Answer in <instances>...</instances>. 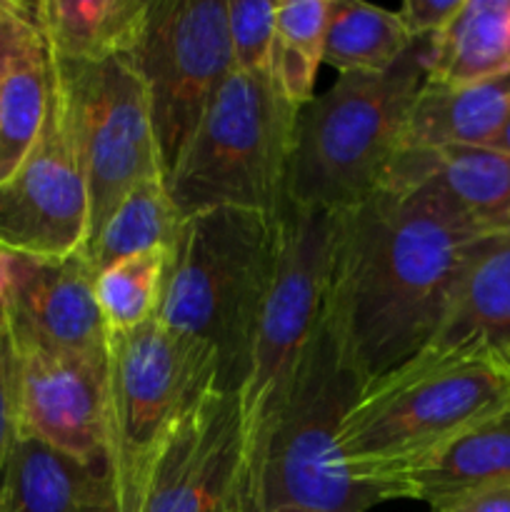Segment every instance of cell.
Masks as SVG:
<instances>
[{"instance_id": "obj_1", "label": "cell", "mask_w": 510, "mask_h": 512, "mask_svg": "<svg viewBox=\"0 0 510 512\" xmlns=\"http://www.w3.org/2000/svg\"><path fill=\"white\" fill-rule=\"evenodd\" d=\"M490 233L430 188L375 190L340 213L330 303L365 383L435 338L475 245Z\"/></svg>"}, {"instance_id": "obj_2", "label": "cell", "mask_w": 510, "mask_h": 512, "mask_svg": "<svg viewBox=\"0 0 510 512\" xmlns=\"http://www.w3.org/2000/svg\"><path fill=\"white\" fill-rule=\"evenodd\" d=\"M508 408V370L420 350L365 385L340 428V453L360 480L400 500L405 475Z\"/></svg>"}, {"instance_id": "obj_3", "label": "cell", "mask_w": 510, "mask_h": 512, "mask_svg": "<svg viewBox=\"0 0 510 512\" xmlns=\"http://www.w3.org/2000/svg\"><path fill=\"white\" fill-rule=\"evenodd\" d=\"M278 250V215L215 208L183 218L155 318L205 345L218 388L238 395Z\"/></svg>"}, {"instance_id": "obj_4", "label": "cell", "mask_w": 510, "mask_h": 512, "mask_svg": "<svg viewBox=\"0 0 510 512\" xmlns=\"http://www.w3.org/2000/svg\"><path fill=\"white\" fill-rule=\"evenodd\" d=\"M425 83V43L383 73L340 75L298 113L285 200L345 213L380 188Z\"/></svg>"}, {"instance_id": "obj_5", "label": "cell", "mask_w": 510, "mask_h": 512, "mask_svg": "<svg viewBox=\"0 0 510 512\" xmlns=\"http://www.w3.org/2000/svg\"><path fill=\"white\" fill-rule=\"evenodd\" d=\"M365 385L328 295L265 445L258 475L260 512L278 505L368 512L388 503V493L360 480L340 453V428Z\"/></svg>"}, {"instance_id": "obj_6", "label": "cell", "mask_w": 510, "mask_h": 512, "mask_svg": "<svg viewBox=\"0 0 510 512\" xmlns=\"http://www.w3.org/2000/svg\"><path fill=\"white\" fill-rule=\"evenodd\" d=\"M338 238L340 213L283 200L278 210L273 278L255 325L248 370L238 390L243 453L255 500L270 430L328 303Z\"/></svg>"}, {"instance_id": "obj_7", "label": "cell", "mask_w": 510, "mask_h": 512, "mask_svg": "<svg viewBox=\"0 0 510 512\" xmlns=\"http://www.w3.org/2000/svg\"><path fill=\"white\" fill-rule=\"evenodd\" d=\"M295 120L270 75L233 70L165 175L180 220L215 208L278 215Z\"/></svg>"}, {"instance_id": "obj_8", "label": "cell", "mask_w": 510, "mask_h": 512, "mask_svg": "<svg viewBox=\"0 0 510 512\" xmlns=\"http://www.w3.org/2000/svg\"><path fill=\"white\" fill-rule=\"evenodd\" d=\"M113 475L120 500L170 425L218 388V363L205 345L165 328L158 318L108 340Z\"/></svg>"}, {"instance_id": "obj_9", "label": "cell", "mask_w": 510, "mask_h": 512, "mask_svg": "<svg viewBox=\"0 0 510 512\" xmlns=\"http://www.w3.org/2000/svg\"><path fill=\"white\" fill-rule=\"evenodd\" d=\"M130 58L143 78L168 175L235 70L228 0H150L143 35Z\"/></svg>"}, {"instance_id": "obj_10", "label": "cell", "mask_w": 510, "mask_h": 512, "mask_svg": "<svg viewBox=\"0 0 510 512\" xmlns=\"http://www.w3.org/2000/svg\"><path fill=\"white\" fill-rule=\"evenodd\" d=\"M55 63L70 90L75 135L88 180L90 245L135 185L165 178L163 158L143 78L130 55L90 65Z\"/></svg>"}, {"instance_id": "obj_11", "label": "cell", "mask_w": 510, "mask_h": 512, "mask_svg": "<svg viewBox=\"0 0 510 512\" xmlns=\"http://www.w3.org/2000/svg\"><path fill=\"white\" fill-rule=\"evenodd\" d=\"M90 195L63 70L50 58V100L38 140L0 183V250L58 260L85 253Z\"/></svg>"}, {"instance_id": "obj_12", "label": "cell", "mask_w": 510, "mask_h": 512, "mask_svg": "<svg viewBox=\"0 0 510 512\" xmlns=\"http://www.w3.org/2000/svg\"><path fill=\"white\" fill-rule=\"evenodd\" d=\"M128 512H260L243 453L238 395L210 390L140 465Z\"/></svg>"}, {"instance_id": "obj_13", "label": "cell", "mask_w": 510, "mask_h": 512, "mask_svg": "<svg viewBox=\"0 0 510 512\" xmlns=\"http://www.w3.org/2000/svg\"><path fill=\"white\" fill-rule=\"evenodd\" d=\"M10 345L18 433L113 473L108 360L53 350L13 328Z\"/></svg>"}, {"instance_id": "obj_14", "label": "cell", "mask_w": 510, "mask_h": 512, "mask_svg": "<svg viewBox=\"0 0 510 512\" xmlns=\"http://www.w3.org/2000/svg\"><path fill=\"white\" fill-rule=\"evenodd\" d=\"M5 313L10 328L40 345L108 360L110 330L95 300V270L85 253L58 260L18 255V280Z\"/></svg>"}, {"instance_id": "obj_15", "label": "cell", "mask_w": 510, "mask_h": 512, "mask_svg": "<svg viewBox=\"0 0 510 512\" xmlns=\"http://www.w3.org/2000/svg\"><path fill=\"white\" fill-rule=\"evenodd\" d=\"M423 350L488 360L510 373V228L475 245L443 323Z\"/></svg>"}, {"instance_id": "obj_16", "label": "cell", "mask_w": 510, "mask_h": 512, "mask_svg": "<svg viewBox=\"0 0 510 512\" xmlns=\"http://www.w3.org/2000/svg\"><path fill=\"white\" fill-rule=\"evenodd\" d=\"M430 188L485 230L510 228V155L485 145L403 148L378 190Z\"/></svg>"}, {"instance_id": "obj_17", "label": "cell", "mask_w": 510, "mask_h": 512, "mask_svg": "<svg viewBox=\"0 0 510 512\" xmlns=\"http://www.w3.org/2000/svg\"><path fill=\"white\" fill-rule=\"evenodd\" d=\"M50 100V50L35 10L20 3L0 38V183L38 140Z\"/></svg>"}, {"instance_id": "obj_18", "label": "cell", "mask_w": 510, "mask_h": 512, "mask_svg": "<svg viewBox=\"0 0 510 512\" xmlns=\"http://www.w3.org/2000/svg\"><path fill=\"white\" fill-rule=\"evenodd\" d=\"M118 498L115 475L90 468L53 445L15 433L0 475L3 512H93Z\"/></svg>"}, {"instance_id": "obj_19", "label": "cell", "mask_w": 510, "mask_h": 512, "mask_svg": "<svg viewBox=\"0 0 510 512\" xmlns=\"http://www.w3.org/2000/svg\"><path fill=\"white\" fill-rule=\"evenodd\" d=\"M510 118V75L475 85L423 83L403 128V148L485 145Z\"/></svg>"}, {"instance_id": "obj_20", "label": "cell", "mask_w": 510, "mask_h": 512, "mask_svg": "<svg viewBox=\"0 0 510 512\" xmlns=\"http://www.w3.org/2000/svg\"><path fill=\"white\" fill-rule=\"evenodd\" d=\"M33 10L55 60L90 65L133 55L150 0H45Z\"/></svg>"}, {"instance_id": "obj_21", "label": "cell", "mask_w": 510, "mask_h": 512, "mask_svg": "<svg viewBox=\"0 0 510 512\" xmlns=\"http://www.w3.org/2000/svg\"><path fill=\"white\" fill-rule=\"evenodd\" d=\"M425 43V83L475 85L510 75V0H463Z\"/></svg>"}, {"instance_id": "obj_22", "label": "cell", "mask_w": 510, "mask_h": 512, "mask_svg": "<svg viewBox=\"0 0 510 512\" xmlns=\"http://www.w3.org/2000/svg\"><path fill=\"white\" fill-rule=\"evenodd\" d=\"M510 483V408L405 475V498L435 505L488 485Z\"/></svg>"}, {"instance_id": "obj_23", "label": "cell", "mask_w": 510, "mask_h": 512, "mask_svg": "<svg viewBox=\"0 0 510 512\" xmlns=\"http://www.w3.org/2000/svg\"><path fill=\"white\" fill-rule=\"evenodd\" d=\"M413 40L395 10L358 0H330L323 63L350 73H383L408 53Z\"/></svg>"}, {"instance_id": "obj_24", "label": "cell", "mask_w": 510, "mask_h": 512, "mask_svg": "<svg viewBox=\"0 0 510 512\" xmlns=\"http://www.w3.org/2000/svg\"><path fill=\"white\" fill-rule=\"evenodd\" d=\"M180 223L183 220L175 210L165 178L145 180L120 200L93 243L85 248V258L98 275L100 270L130 255L170 248Z\"/></svg>"}, {"instance_id": "obj_25", "label": "cell", "mask_w": 510, "mask_h": 512, "mask_svg": "<svg viewBox=\"0 0 510 512\" xmlns=\"http://www.w3.org/2000/svg\"><path fill=\"white\" fill-rule=\"evenodd\" d=\"M170 248L118 260L95 275V300L110 333H123L158 315Z\"/></svg>"}, {"instance_id": "obj_26", "label": "cell", "mask_w": 510, "mask_h": 512, "mask_svg": "<svg viewBox=\"0 0 510 512\" xmlns=\"http://www.w3.org/2000/svg\"><path fill=\"white\" fill-rule=\"evenodd\" d=\"M275 10L270 0H228V38L235 70L270 75L275 48Z\"/></svg>"}, {"instance_id": "obj_27", "label": "cell", "mask_w": 510, "mask_h": 512, "mask_svg": "<svg viewBox=\"0 0 510 512\" xmlns=\"http://www.w3.org/2000/svg\"><path fill=\"white\" fill-rule=\"evenodd\" d=\"M330 0H283L275 10V43L323 65Z\"/></svg>"}, {"instance_id": "obj_28", "label": "cell", "mask_w": 510, "mask_h": 512, "mask_svg": "<svg viewBox=\"0 0 510 512\" xmlns=\"http://www.w3.org/2000/svg\"><path fill=\"white\" fill-rule=\"evenodd\" d=\"M15 433H18V418H15L13 345H10L8 313L5 305H0V475L13 448Z\"/></svg>"}, {"instance_id": "obj_29", "label": "cell", "mask_w": 510, "mask_h": 512, "mask_svg": "<svg viewBox=\"0 0 510 512\" xmlns=\"http://www.w3.org/2000/svg\"><path fill=\"white\" fill-rule=\"evenodd\" d=\"M463 0H408L400 5L398 15L403 28L408 30L413 43H423L438 35L455 13L460 10Z\"/></svg>"}, {"instance_id": "obj_30", "label": "cell", "mask_w": 510, "mask_h": 512, "mask_svg": "<svg viewBox=\"0 0 510 512\" xmlns=\"http://www.w3.org/2000/svg\"><path fill=\"white\" fill-rule=\"evenodd\" d=\"M430 512H510V483L488 485L430 505Z\"/></svg>"}, {"instance_id": "obj_31", "label": "cell", "mask_w": 510, "mask_h": 512, "mask_svg": "<svg viewBox=\"0 0 510 512\" xmlns=\"http://www.w3.org/2000/svg\"><path fill=\"white\" fill-rule=\"evenodd\" d=\"M18 280V255L0 250V305H8Z\"/></svg>"}, {"instance_id": "obj_32", "label": "cell", "mask_w": 510, "mask_h": 512, "mask_svg": "<svg viewBox=\"0 0 510 512\" xmlns=\"http://www.w3.org/2000/svg\"><path fill=\"white\" fill-rule=\"evenodd\" d=\"M18 8H20L18 0H0V38H3L5 30H8L10 20L15 18Z\"/></svg>"}, {"instance_id": "obj_33", "label": "cell", "mask_w": 510, "mask_h": 512, "mask_svg": "<svg viewBox=\"0 0 510 512\" xmlns=\"http://www.w3.org/2000/svg\"><path fill=\"white\" fill-rule=\"evenodd\" d=\"M488 148L498 150V153L510 155V118H508V123L503 125V130H500V133L495 135V140L488 145Z\"/></svg>"}, {"instance_id": "obj_34", "label": "cell", "mask_w": 510, "mask_h": 512, "mask_svg": "<svg viewBox=\"0 0 510 512\" xmlns=\"http://www.w3.org/2000/svg\"><path fill=\"white\" fill-rule=\"evenodd\" d=\"M93 512H128V508H125L123 500H120V495H118V498L110 500L108 505H103V508H98V510H93Z\"/></svg>"}, {"instance_id": "obj_35", "label": "cell", "mask_w": 510, "mask_h": 512, "mask_svg": "<svg viewBox=\"0 0 510 512\" xmlns=\"http://www.w3.org/2000/svg\"><path fill=\"white\" fill-rule=\"evenodd\" d=\"M265 512H318V510H310V508H300V505H278V508H270Z\"/></svg>"}, {"instance_id": "obj_36", "label": "cell", "mask_w": 510, "mask_h": 512, "mask_svg": "<svg viewBox=\"0 0 510 512\" xmlns=\"http://www.w3.org/2000/svg\"><path fill=\"white\" fill-rule=\"evenodd\" d=\"M0 512H3V505H0Z\"/></svg>"}]
</instances>
